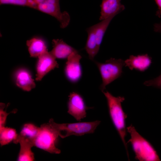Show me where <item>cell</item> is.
Instances as JSON below:
<instances>
[{
	"label": "cell",
	"mask_w": 161,
	"mask_h": 161,
	"mask_svg": "<svg viewBox=\"0 0 161 161\" xmlns=\"http://www.w3.org/2000/svg\"><path fill=\"white\" fill-rule=\"evenodd\" d=\"M82 56L78 51L73 52L67 58L66 63L65 72L68 80L73 83L77 82L82 75V69L80 64Z\"/></svg>",
	"instance_id": "obj_7"
},
{
	"label": "cell",
	"mask_w": 161,
	"mask_h": 161,
	"mask_svg": "<svg viewBox=\"0 0 161 161\" xmlns=\"http://www.w3.org/2000/svg\"><path fill=\"white\" fill-rule=\"evenodd\" d=\"M154 30L155 32L161 33V21L155 23L154 25Z\"/></svg>",
	"instance_id": "obj_24"
},
{
	"label": "cell",
	"mask_w": 161,
	"mask_h": 161,
	"mask_svg": "<svg viewBox=\"0 0 161 161\" xmlns=\"http://www.w3.org/2000/svg\"><path fill=\"white\" fill-rule=\"evenodd\" d=\"M59 136L49 123L41 125L34 141V146L52 154H59L61 150L56 147Z\"/></svg>",
	"instance_id": "obj_5"
},
{
	"label": "cell",
	"mask_w": 161,
	"mask_h": 161,
	"mask_svg": "<svg viewBox=\"0 0 161 161\" xmlns=\"http://www.w3.org/2000/svg\"><path fill=\"white\" fill-rule=\"evenodd\" d=\"M13 142L15 144H20V149L19 154L18 161H32L34 160V153L31 148L34 146L33 141L21 137L18 134Z\"/></svg>",
	"instance_id": "obj_12"
},
{
	"label": "cell",
	"mask_w": 161,
	"mask_h": 161,
	"mask_svg": "<svg viewBox=\"0 0 161 161\" xmlns=\"http://www.w3.org/2000/svg\"><path fill=\"white\" fill-rule=\"evenodd\" d=\"M17 85L24 91H30L35 87L34 80L30 73L24 69L18 71L16 74Z\"/></svg>",
	"instance_id": "obj_15"
},
{
	"label": "cell",
	"mask_w": 161,
	"mask_h": 161,
	"mask_svg": "<svg viewBox=\"0 0 161 161\" xmlns=\"http://www.w3.org/2000/svg\"><path fill=\"white\" fill-rule=\"evenodd\" d=\"M116 15L115 14L112 15L106 19L101 20L100 22L94 25L97 43L100 48L104 35L109 24L113 18Z\"/></svg>",
	"instance_id": "obj_17"
},
{
	"label": "cell",
	"mask_w": 161,
	"mask_h": 161,
	"mask_svg": "<svg viewBox=\"0 0 161 161\" xmlns=\"http://www.w3.org/2000/svg\"><path fill=\"white\" fill-rule=\"evenodd\" d=\"M102 92L106 99L111 119L123 144L129 160L127 144L125 139L127 132L126 125L127 115L123 109L121 104L125 100V98L122 96H114L107 91Z\"/></svg>",
	"instance_id": "obj_1"
},
{
	"label": "cell",
	"mask_w": 161,
	"mask_h": 161,
	"mask_svg": "<svg viewBox=\"0 0 161 161\" xmlns=\"http://www.w3.org/2000/svg\"><path fill=\"white\" fill-rule=\"evenodd\" d=\"M52 43L53 48L50 52L56 58H67L71 53L76 50L61 39H53Z\"/></svg>",
	"instance_id": "obj_13"
},
{
	"label": "cell",
	"mask_w": 161,
	"mask_h": 161,
	"mask_svg": "<svg viewBox=\"0 0 161 161\" xmlns=\"http://www.w3.org/2000/svg\"><path fill=\"white\" fill-rule=\"evenodd\" d=\"M99 70L102 79L100 89L105 91L106 87L121 76L123 67L125 65L124 61L121 59L111 58L104 63L95 62Z\"/></svg>",
	"instance_id": "obj_4"
},
{
	"label": "cell",
	"mask_w": 161,
	"mask_h": 161,
	"mask_svg": "<svg viewBox=\"0 0 161 161\" xmlns=\"http://www.w3.org/2000/svg\"><path fill=\"white\" fill-rule=\"evenodd\" d=\"M0 4L26 6L34 9L35 7L34 0H0Z\"/></svg>",
	"instance_id": "obj_20"
},
{
	"label": "cell",
	"mask_w": 161,
	"mask_h": 161,
	"mask_svg": "<svg viewBox=\"0 0 161 161\" xmlns=\"http://www.w3.org/2000/svg\"><path fill=\"white\" fill-rule=\"evenodd\" d=\"M130 138L127 143H130L136 160L140 161H160L159 157L152 145L131 125L126 128Z\"/></svg>",
	"instance_id": "obj_2"
},
{
	"label": "cell",
	"mask_w": 161,
	"mask_h": 161,
	"mask_svg": "<svg viewBox=\"0 0 161 161\" xmlns=\"http://www.w3.org/2000/svg\"><path fill=\"white\" fill-rule=\"evenodd\" d=\"M100 15L99 19L101 21L113 15H117L123 10L124 5L122 4L120 0H102Z\"/></svg>",
	"instance_id": "obj_11"
},
{
	"label": "cell",
	"mask_w": 161,
	"mask_h": 161,
	"mask_svg": "<svg viewBox=\"0 0 161 161\" xmlns=\"http://www.w3.org/2000/svg\"><path fill=\"white\" fill-rule=\"evenodd\" d=\"M18 134L14 129L3 127L0 128V143L4 145L13 141L17 137Z\"/></svg>",
	"instance_id": "obj_18"
},
{
	"label": "cell",
	"mask_w": 161,
	"mask_h": 161,
	"mask_svg": "<svg viewBox=\"0 0 161 161\" xmlns=\"http://www.w3.org/2000/svg\"><path fill=\"white\" fill-rule=\"evenodd\" d=\"M100 121L98 120L89 122L58 123L51 119L49 123L54 130L62 138L72 135L80 136L93 133Z\"/></svg>",
	"instance_id": "obj_3"
},
{
	"label": "cell",
	"mask_w": 161,
	"mask_h": 161,
	"mask_svg": "<svg viewBox=\"0 0 161 161\" xmlns=\"http://www.w3.org/2000/svg\"><path fill=\"white\" fill-rule=\"evenodd\" d=\"M26 44L31 57H38L47 50L44 41L38 37H34L27 41Z\"/></svg>",
	"instance_id": "obj_16"
},
{
	"label": "cell",
	"mask_w": 161,
	"mask_h": 161,
	"mask_svg": "<svg viewBox=\"0 0 161 161\" xmlns=\"http://www.w3.org/2000/svg\"><path fill=\"white\" fill-rule=\"evenodd\" d=\"M86 30L88 37L85 49L89 58L93 60L100 49L97 43L94 25L88 28Z\"/></svg>",
	"instance_id": "obj_14"
},
{
	"label": "cell",
	"mask_w": 161,
	"mask_h": 161,
	"mask_svg": "<svg viewBox=\"0 0 161 161\" xmlns=\"http://www.w3.org/2000/svg\"><path fill=\"white\" fill-rule=\"evenodd\" d=\"M5 105L2 103H0V128L4 126L6 118L9 114L7 113L6 111L4 110Z\"/></svg>",
	"instance_id": "obj_22"
},
{
	"label": "cell",
	"mask_w": 161,
	"mask_h": 161,
	"mask_svg": "<svg viewBox=\"0 0 161 161\" xmlns=\"http://www.w3.org/2000/svg\"><path fill=\"white\" fill-rule=\"evenodd\" d=\"M143 84L147 86H152L161 89V74L153 79L145 81Z\"/></svg>",
	"instance_id": "obj_21"
},
{
	"label": "cell",
	"mask_w": 161,
	"mask_h": 161,
	"mask_svg": "<svg viewBox=\"0 0 161 161\" xmlns=\"http://www.w3.org/2000/svg\"><path fill=\"white\" fill-rule=\"evenodd\" d=\"M157 4L158 8L156 15L159 18L161 17V0H154Z\"/></svg>",
	"instance_id": "obj_23"
},
{
	"label": "cell",
	"mask_w": 161,
	"mask_h": 161,
	"mask_svg": "<svg viewBox=\"0 0 161 161\" xmlns=\"http://www.w3.org/2000/svg\"><path fill=\"white\" fill-rule=\"evenodd\" d=\"M36 80H41L47 73L55 68H58L59 65L56 58L48 50L38 57Z\"/></svg>",
	"instance_id": "obj_9"
},
{
	"label": "cell",
	"mask_w": 161,
	"mask_h": 161,
	"mask_svg": "<svg viewBox=\"0 0 161 161\" xmlns=\"http://www.w3.org/2000/svg\"><path fill=\"white\" fill-rule=\"evenodd\" d=\"M59 0H41L36 5L35 9L55 17L60 23V27L64 28L69 25L70 16L67 12H61Z\"/></svg>",
	"instance_id": "obj_6"
},
{
	"label": "cell",
	"mask_w": 161,
	"mask_h": 161,
	"mask_svg": "<svg viewBox=\"0 0 161 161\" xmlns=\"http://www.w3.org/2000/svg\"><path fill=\"white\" fill-rule=\"evenodd\" d=\"M125 66L131 70L135 69L141 72L145 71L150 66L151 58L147 54L131 55L129 58L124 61Z\"/></svg>",
	"instance_id": "obj_10"
},
{
	"label": "cell",
	"mask_w": 161,
	"mask_h": 161,
	"mask_svg": "<svg viewBox=\"0 0 161 161\" xmlns=\"http://www.w3.org/2000/svg\"><path fill=\"white\" fill-rule=\"evenodd\" d=\"M68 113L77 121H80L86 117L88 109L82 96L78 93L73 92L69 96Z\"/></svg>",
	"instance_id": "obj_8"
},
{
	"label": "cell",
	"mask_w": 161,
	"mask_h": 161,
	"mask_svg": "<svg viewBox=\"0 0 161 161\" xmlns=\"http://www.w3.org/2000/svg\"><path fill=\"white\" fill-rule=\"evenodd\" d=\"M39 127L34 124L27 123L23 126L20 133L18 135L24 138L34 141L38 133Z\"/></svg>",
	"instance_id": "obj_19"
}]
</instances>
